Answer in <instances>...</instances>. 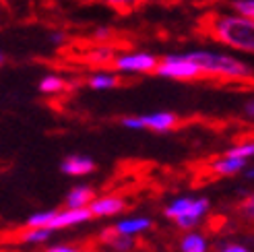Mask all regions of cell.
<instances>
[{"mask_svg": "<svg viewBox=\"0 0 254 252\" xmlns=\"http://www.w3.org/2000/svg\"><path fill=\"white\" fill-rule=\"evenodd\" d=\"M6 8H8L6 0H0V19H2V15H6Z\"/></svg>", "mask_w": 254, "mask_h": 252, "instance_id": "obj_27", "label": "cell"}, {"mask_svg": "<svg viewBox=\"0 0 254 252\" xmlns=\"http://www.w3.org/2000/svg\"><path fill=\"white\" fill-rule=\"evenodd\" d=\"M120 124L128 130H153V132H168L176 128L178 116L174 112H153V114L143 116H128L122 118Z\"/></svg>", "mask_w": 254, "mask_h": 252, "instance_id": "obj_5", "label": "cell"}, {"mask_svg": "<svg viewBox=\"0 0 254 252\" xmlns=\"http://www.w3.org/2000/svg\"><path fill=\"white\" fill-rule=\"evenodd\" d=\"M157 62L159 58L149 52H128L114 58L112 68H116L118 72H124V74H147L155 70Z\"/></svg>", "mask_w": 254, "mask_h": 252, "instance_id": "obj_6", "label": "cell"}, {"mask_svg": "<svg viewBox=\"0 0 254 252\" xmlns=\"http://www.w3.org/2000/svg\"><path fill=\"white\" fill-rule=\"evenodd\" d=\"M182 252H209V240L200 232H188L184 234L180 242Z\"/></svg>", "mask_w": 254, "mask_h": 252, "instance_id": "obj_15", "label": "cell"}, {"mask_svg": "<svg viewBox=\"0 0 254 252\" xmlns=\"http://www.w3.org/2000/svg\"><path fill=\"white\" fill-rule=\"evenodd\" d=\"M37 89H40V93H44V95H58L62 91H66V81L62 77H58V74H46V77H42Z\"/></svg>", "mask_w": 254, "mask_h": 252, "instance_id": "obj_16", "label": "cell"}, {"mask_svg": "<svg viewBox=\"0 0 254 252\" xmlns=\"http://www.w3.org/2000/svg\"><path fill=\"white\" fill-rule=\"evenodd\" d=\"M209 209L211 200L207 196H178L166 207V217H170L180 230H194Z\"/></svg>", "mask_w": 254, "mask_h": 252, "instance_id": "obj_3", "label": "cell"}, {"mask_svg": "<svg viewBox=\"0 0 254 252\" xmlns=\"http://www.w3.org/2000/svg\"><path fill=\"white\" fill-rule=\"evenodd\" d=\"M52 215H54V211H37L27 217L25 225L27 228H48L50 221H52Z\"/></svg>", "mask_w": 254, "mask_h": 252, "instance_id": "obj_20", "label": "cell"}, {"mask_svg": "<svg viewBox=\"0 0 254 252\" xmlns=\"http://www.w3.org/2000/svg\"><path fill=\"white\" fill-rule=\"evenodd\" d=\"M95 196L97 194L93 190V186L79 184V186H74L68 190V194L64 196V203H66V209H85Z\"/></svg>", "mask_w": 254, "mask_h": 252, "instance_id": "obj_12", "label": "cell"}, {"mask_svg": "<svg viewBox=\"0 0 254 252\" xmlns=\"http://www.w3.org/2000/svg\"><path fill=\"white\" fill-rule=\"evenodd\" d=\"M101 2L114 8L116 12H120V15H130V12L143 8L149 0H101Z\"/></svg>", "mask_w": 254, "mask_h": 252, "instance_id": "obj_17", "label": "cell"}, {"mask_svg": "<svg viewBox=\"0 0 254 252\" xmlns=\"http://www.w3.org/2000/svg\"><path fill=\"white\" fill-rule=\"evenodd\" d=\"M248 168V159H240V157H219L211 163V170L213 174L217 176H225V178H230V176H238L240 172H244Z\"/></svg>", "mask_w": 254, "mask_h": 252, "instance_id": "obj_11", "label": "cell"}, {"mask_svg": "<svg viewBox=\"0 0 254 252\" xmlns=\"http://www.w3.org/2000/svg\"><path fill=\"white\" fill-rule=\"evenodd\" d=\"M219 252H252L250 248H246L244 244H225V246H221L219 248Z\"/></svg>", "mask_w": 254, "mask_h": 252, "instance_id": "obj_24", "label": "cell"}, {"mask_svg": "<svg viewBox=\"0 0 254 252\" xmlns=\"http://www.w3.org/2000/svg\"><path fill=\"white\" fill-rule=\"evenodd\" d=\"M97 170V163L95 159H91L89 155H81V153H74L68 155L60 161V172L64 176H70V178H81V176H89Z\"/></svg>", "mask_w": 254, "mask_h": 252, "instance_id": "obj_9", "label": "cell"}, {"mask_svg": "<svg viewBox=\"0 0 254 252\" xmlns=\"http://www.w3.org/2000/svg\"><path fill=\"white\" fill-rule=\"evenodd\" d=\"M200 31L211 40L240 52H254V23L244 17L207 12L200 17Z\"/></svg>", "mask_w": 254, "mask_h": 252, "instance_id": "obj_1", "label": "cell"}, {"mask_svg": "<svg viewBox=\"0 0 254 252\" xmlns=\"http://www.w3.org/2000/svg\"><path fill=\"white\" fill-rule=\"evenodd\" d=\"M87 209L91 213V217H114V215H120L126 209V200L116 194L95 196L91 203L87 205Z\"/></svg>", "mask_w": 254, "mask_h": 252, "instance_id": "obj_7", "label": "cell"}, {"mask_svg": "<svg viewBox=\"0 0 254 252\" xmlns=\"http://www.w3.org/2000/svg\"><path fill=\"white\" fill-rule=\"evenodd\" d=\"M230 6L238 12L240 17L252 21V17H254V2L252 0H230Z\"/></svg>", "mask_w": 254, "mask_h": 252, "instance_id": "obj_21", "label": "cell"}, {"mask_svg": "<svg viewBox=\"0 0 254 252\" xmlns=\"http://www.w3.org/2000/svg\"><path fill=\"white\" fill-rule=\"evenodd\" d=\"M151 228H153V219H151V217H145V215L124 217V219H118L116 223H114V234L136 238V236L149 232Z\"/></svg>", "mask_w": 254, "mask_h": 252, "instance_id": "obj_10", "label": "cell"}, {"mask_svg": "<svg viewBox=\"0 0 254 252\" xmlns=\"http://www.w3.org/2000/svg\"><path fill=\"white\" fill-rule=\"evenodd\" d=\"M46 252H85L77 246H70V244H56V246H50Z\"/></svg>", "mask_w": 254, "mask_h": 252, "instance_id": "obj_23", "label": "cell"}, {"mask_svg": "<svg viewBox=\"0 0 254 252\" xmlns=\"http://www.w3.org/2000/svg\"><path fill=\"white\" fill-rule=\"evenodd\" d=\"M153 72L159 74V77L176 79V81H194L202 77V70L184 54H168L159 58Z\"/></svg>", "mask_w": 254, "mask_h": 252, "instance_id": "obj_4", "label": "cell"}, {"mask_svg": "<svg viewBox=\"0 0 254 252\" xmlns=\"http://www.w3.org/2000/svg\"><path fill=\"white\" fill-rule=\"evenodd\" d=\"M108 246L114 250V252H132L134 246H136V240L130 236H114V238H106Z\"/></svg>", "mask_w": 254, "mask_h": 252, "instance_id": "obj_19", "label": "cell"}, {"mask_svg": "<svg viewBox=\"0 0 254 252\" xmlns=\"http://www.w3.org/2000/svg\"><path fill=\"white\" fill-rule=\"evenodd\" d=\"M252 114H254V104H252V99H250V102L246 104V116L252 118Z\"/></svg>", "mask_w": 254, "mask_h": 252, "instance_id": "obj_26", "label": "cell"}, {"mask_svg": "<svg viewBox=\"0 0 254 252\" xmlns=\"http://www.w3.org/2000/svg\"><path fill=\"white\" fill-rule=\"evenodd\" d=\"M114 58H116V52H114L112 46H106V44H97V46H93V48L85 54V60H87L91 66H97V68H108V66H112Z\"/></svg>", "mask_w": 254, "mask_h": 252, "instance_id": "obj_13", "label": "cell"}, {"mask_svg": "<svg viewBox=\"0 0 254 252\" xmlns=\"http://www.w3.org/2000/svg\"><path fill=\"white\" fill-rule=\"evenodd\" d=\"M52 238V230L48 228H27L21 236L19 240L25 242V244H44Z\"/></svg>", "mask_w": 254, "mask_h": 252, "instance_id": "obj_18", "label": "cell"}, {"mask_svg": "<svg viewBox=\"0 0 254 252\" xmlns=\"http://www.w3.org/2000/svg\"><path fill=\"white\" fill-rule=\"evenodd\" d=\"M227 157H240V159H250L254 155V145L252 143H240L232 149L225 151Z\"/></svg>", "mask_w": 254, "mask_h": 252, "instance_id": "obj_22", "label": "cell"}, {"mask_svg": "<svg viewBox=\"0 0 254 252\" xmlns=\"http://www.w3.org/2000/svg\"><path fill=\"white\" fill-rule=\"evenodd\" d=\"M50 37H52L54 44H64V42H66V33H64V31H54Z\"/></svg>", "mask_w": 254, "mask_h": 252, "instance_id": "obj_25", "label": "cell"}, {"mask_svg": "<svg viewBox=\"0 0 254 252\" xmlns=\"http://www.w3.org/2000/svg\"><path fill=\"white\" fill-rule=\"evenodd\" d=\"M122 79L118 77V74L114 72H106V70H99L95 74H91V77L87 79V85L91 87V89L95 91H110V89H116V87H120Z\"/></svg>", "mask_w": 254, "mask_h": 252, "instance_id": "obj_14", "label": "cell"}, {"mask_svg": "<svg viewBox=\"0 0 254 252\" xmlns=\"http://www.w3.org/2000/svg\"><path fill=\"white\" fill-rule=\"evenodd\" d=\"M252 209H254V207H252V196H250V200L246 203V215H248V217H252Z\"/></svg>", "mask_w": 254, "mask_h": 252, "instance_id": "obj_28", "label": "cell"}, {"mask_svg": "<svg viewBox=\"0 0 254 252\" xmlns=\"http://www.w3.org/2000/svg\"><path fill=\"white\" fill-rule=\"evenodd\" d=\"M91 213L89 209H62V211H54L52 215V221H50L48 230H64V228H72V225H81V223H87L91 221Z\"/></svg>", "mask_w": 254, "mask_h": 252, "instance_id": "obj_8", "label": "cell"}, {"mask_svg": "<svg viewBox=\"0 0 254 252\" xmlns=\"http://www.w3.org/2000/svg\"><path fill=\"white\" fill-rule=\"evenodd\" d=\"M2 62H4V56H2V52H0V64H2Z\"/></svg>", "mask_w": 254, "mask_h": 252, "instance_id": "obj_29", "label": "cell"}, {"mask_svg": "<svg viewBox=\"0 0 254 252\" xmlns=\"http://www.w3.org/2000/svg\"><path fill=\"white\" fill-rule=\"evenodd\" d=\"M188 60L202 70V77L223 79V81H252V68L244 60L223 52H209V50H196V52H184Z\"/></svg>", "mask_w": 254, "mask_h": 252, "instance_id": "obj_2", "label": "cell"}]
</instances>
